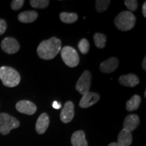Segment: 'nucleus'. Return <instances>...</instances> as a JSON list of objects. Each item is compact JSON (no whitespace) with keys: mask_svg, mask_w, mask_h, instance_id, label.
Instances as JSON below:
<instances>
[{"mask_svg":"<svg viewBox=\"0 0 146 146\" xmlns=\"http://www.w3.org/2000/svg\"><path fill=\"white\" fill-rule=\"evenodd\" d=\"M62 42L60 39L55 36L43 41L37 47V54L40 58L49 60L54 59L60 52Z\"/></svg>","mask_w":146,"mask_h":146,"instance_id":"obj_1","label":"nucleus"},{"mask_svg":"<svg viewBox=\"0 0 146 146\" xmlns=\"http://www.w3.org/2000/svg\"><path fill=\"white\" fill-rule=\"evenodd\" d=\"M0 79L3 85L8 87H14L21 82V75L13 68L9 66L0 67Z\"/></svg>","mask_w":146,"mask_h":146,"instance_id":"obj_2","label":"nucleus"},{"mask_svg":"<svg viewBox=\"0 0 146 146\" xmlns=\"http://www.w3.org/2000/svg\"><path fill=\"white\" fill-rule=\"evenodd\" d=\"M136 18L132 12L123 11L118 14L114 19V25L118 30L122 31H128L135 27Z\"/></svg>","mask_w":146,"mask_h":146,"instance_id":"obj_3","label":"nucleus"},{"mask_svg":"<svg viewBox=\"0 0 146 146\" xmlns=\"http://www.w3.org/2000/svg\"><path fill=\"white\" fill-rule=\"evenodd\" d=\"M20 122L7 113H0V133L5 135L12 129L19 127Z\"/></svg>","mask_w":146,"mask_h":146,"instance_id":"obj_4","label":"nucleus"},{"mask_svg":"<svg viewBox=\"0 0 146 146\" xmlns=\"http://www.w3.org/2000/svg\"><path fill=\"white\" fill-rule=\"evenodd\" d=\"M61 58L66 65L74 68L79 63V56L74 48L70 46L64 47L61 50Z\"/></svg>","mask_w":146,"mask_h":146,"instance_id":"obj_5","label":"nucleus"},{"mask_svg":"<svg viewBox=\"0 0 146 146\" xmlns=\"http://www.w3.org/2000/svg\"><path fill=\"white\" fill-rule=\"evenodd\" d=\"M91 83V74L88 70L84 71L76 84V89L80 94L84 95L89 92Z\"/></svg>","mask_w":146,"mask_h":146,"instance_id":"obj_6","label":"nucleus"},{"mask_svg":"<svg viewBox=\"0 0 146 146\" xmlns=\"http://www.w3.org/2000/svg\"><path fill=\"white\" fill-rule=\"evenodd\" d=\"M1 47L3 52L8 54H14L20 50V45L18 41L13 37H5L1 41Z\"/></svg>","mask_w":146,"mask_h":146,"instance_id":"obj_7","label":"nucleus"},{"mask_svg":"<svg viewBox=\"0 0 146 146\" xmlns=\"http://www.w3.org/2000/svg\"><path fill=\"white\" fill-rule=\"evenodd\" d=\"M100 99V95L97 93L89 92L83 95V97L80 100L79 106L82 108H89L99 101Z\"/></svg>","mask_w":146,"mask_h":146,"instance_id":"obj_8","label":"nucleus"},{"mask_svg":"<svg viewBox=\"0 0 146 146\" xmlns=\"http://www.w3.org/2000/svg\"><path fill=\"white\" fill-rule=\"evenodd\" d=\"M74 106L70 101H68L65 103L61 112H60V120L64 123H69L72 121L74 118Z\"/></svg>","mask_w":146,"mask_h":146,"instance_id":"obj_9","label":"nucleus"},{"mask_svg":"<svg viewBox=\"0 0 146 146\" xmlns=\"http://www.w3.org/2000/svg\"><path fill=\"white\" fill-rule=\"evenodd\" d=\"M16 108L19 112L27 115H33L36 112V106L32 102L21 100L16 104Z\"/></svg>","mask_w":146,"mask_h":146,"instance_id":"obj_10","label":"nucleus"},{"mask_svg":"<svg viewBox=\"0 0 146 146\" xmlns=\"http://www.w3.org/2000/svg\"><path fill=\"white\" fill-rule=\"evenodd\" d=\"M118 60L116 58L111 57L107 59L100 65V71L103 73L110 74L114 72L118 66Z\"/></svg>","mask_w":146,"mask_h":146,"instance_id":"obj_11","label":"nucleus"},{"mask_svg":"<svg viewBox=\"0 0 146 146\" xmlns=\"http://www.w3.org/2000/svg\"><path fill=\"white\" fill-rule=\"evenodd\" d=\"M50 125V118L46 113H42L36 120L35 129L37 133L40 135L43 134Z\"/></svg>","mask_w":146,"mask_h":146,"instance_id":"obj_12","label":"nucleus"},{"mask_svg":"<svg viewBox=\"0 0 146 146\" xmlns=\"http://www.w3.org/2000/svg\"><path fill=\"white\" fill-rule=\"evenodd\" d=\"M118 82L120 85L125 87H134L139 83L138 76L134 74H129L120 76L118 78Z\"/></svg>","mask_w":146,"mask_h":146,"instance_id":"obj_13","label":"nucleus"},{"mask_svg":"<svg viewBox=\"0 0 146 146\" xmlns=\"http://www.w3.org/2000/svg\"><path fill=\"white\" fill-rule=\"evenodd\" d=\"M139 118L137 115H128L127 117L125 118V121H124L123 129L130 131V132H132L138 127V125H139Z\"/></svg>","mask_w":146,"mask_h":146,"instance_id":"obj_14","label":"nucleus"},{"mask_svg":"<svg viewBox=\"0 0 146 146\" xmlns=\"http://www.w3.org/2000/svg\"><path fill=\"white\" fill-rule=\"evenodd\" d=\"M71 143L72 146H88L85 133L83 131H75L71 137Z\"/></svg>","mask_w":146,"mask_h":146,"instance_id":"obj_15","label":"nucleus"},{"mask_svg":"<svg viewBox=\"0 0 146 146\" xmlns=\"http://www.w3.org/2000/svg\"><path fill=\"white\" fill-rule=\"evenodd\" d=\"M133 137L131 132L125 130V129H122L120 131L118 136V142L122 146H129L132 143Z\"/></svg>","mask_w":146,"mask_h":146,"instance_id":"obj_16","label":"nucleus"},{"mask_svg":"<svg viewBox=\"0 0 146 146\" xmlns=\"http://www.w3.org/2000/svg\"><path fill=\"white\" fill-rule=\"evenodd\" d=\"M38 17L37 12L35 11H25L21 12L18 16V21L23 23H31L35 21Z\"/></svg>","mask_w":146,"mask_h":146,"instance_id":"obj_17","label":"nucleus"},{"mask_svg":"<svg viewBox=\"0 0 146 146\" xmlns=\"http://www.w3.org/2000/svg\"><path fill=\"white\" fill-rule=\"evenodd\" d=\"M141 102V97L138 96V95H135L126 103V109L129 112H132V111L136 110L139 107Z\"/></svg>","mask_w":146,"mask_h":146,"instance_id":"obj_18","label":"nucleus"},{"mask_svg":"<svg viewBox=\"0 0 146 146\" xmlns=\"http://www.w3.org/2000/svg\"><path fill=\"white\" fill-rule=\"evenodd\" d=\"M60 21L66 24L74 23L78 20V15L76 13L62 12L60 14Z\"/></svg>","mask_w":146,"mask_h":146,"instance_id":"obj_19","label":"nucleus"},{"mask_svg":"<svg viewBox=\"0 0 146 146\" xmlns=\"http://www.w3.org/2000/svg\"><path fill=\"white\" fill-rule=\"evenodd\" d=\"M94 43L96 46L99 49H102L105 47L106 43V36L104 34L97 33L94 36Z\"/></svg>","mask_w":146,"mask_h":146,"instance_id":"obj_20","label":"nucleus"},{"mask_svg":"<svg viewBox=\"0 0 146 146\" xmlns=\"http://www.w3.org/2000/svg\"><path fill=\"white\" fill-rule=\"evenodd\" d=\"M111 1L110 0H97L96 1V8L98 12H105L108 8Z\"/></svg>","mask_w":146,"mask_h":146,"instance_id":"obj_21","label":"nucleus"},{"mask_svg":"<svg viewBox=\"0 0 146 146\" xmlns=\"http://www.w3.org/2000/svg\"><path fill=\"white\" fill-rule=\"evenodd\" d=\"M50 1L48 0H31L30 4L33 8L43 9L48 6Z\"/></svg>","mask_w":146,"mask_h":146,"instance_id":"obj_22","label":"nucleus"},{"mask_svg":"<svg viewBox=\"0 0 146 146\" xmlns=\"http://www.w3.org/2000/svg\"><path fill=\"white\" fill-rule=\"evenodd\" d=\"M78 50L81 54H86L89 50V43L86 39H82L78 44Z\"/></svg>","mask_w":146,"mask_h":146,"instance_id":"obj_23","label":"nucleus"},{"mask_svg":"<svg viewBox=\"0 0 146 146\" xmlns=\"http://www.w3.org/2000/svg\"><path fill=\"white\" fill-rule=\"evenodd\" d=\"M125 5L131 12H134L138 7L137 1L136 0H125Z\"/></svg>","mask_w":146,"mask_h":146,"instance_id":"obj_24","label":"nucleus"},{"mask_svg":"<svg viewBox=\"0 0 146 146\" xmlns=\"http://www.w3.org/2000/svg\"><path fill=\"white\" fill-rule=\"evenodd\" d=\"M24 3V0H13L11 3V8L13 10H18L23 6Z\"/></svg>","mask_w":146,"mask_h":146,"instance_id":"obj_25","label":"nucleus"},{"mask_svg":"<svg viewBox=\"0 0 146 146\" xmlns=\"http://www.w3.org/2000/svg\"><path fill=\"white\" fill-rule=\"evenodd\" d=\"M7 29V23L4 20L0 19V35L4 33Z\"/></svg>","mask_w":146,"mask_h":146,"instance_id":"obj_26","label":"nucleus"},{"mask_svg":"<svg viewBox=\"0 0 146 146\" xmlns=\"http://www.w3.org/2000/svg\"><path fill=\"white\" fill-rule=\"evenodd\" d=\"M52 106L54 109L58 110V109L61 108L62 104H61V103H60V102H58L57 101H54L52 104Z\"/></svg>","mask_w":146,"mask_h":146,"instance_id":"obj_27","label":"nucleus"},{"mask_svg":"<svg viewBox=\"0 0 146 146\" xmlns=\"http://www.w3.org/2000/svg\"><path fill=\"white\" fill-rule=\"evenodd\" d=\"M142 13L144 17H146V2L143 3V7H142Z\"/></svg>","mask_w":146,"mask_h":146,"instance_id":"obj_28","label":"nucleus"},{"mask_svg":"<svg viewBox=\"0 0 146 146\" xmlns=\"http://www.w3.org/2000/svg\"><path fill=\"white\" fill-rule=\"evenodd\" d=\"M146 58H144V59L143 60V62H142V68L144 70H146Z\"/></svg>","mask_w":146,"mask_h":146,"instance_id":"obj_29","label":"nucleus"},{"mask_svg":"<svg viewBox=\"0 0 146 146\" xmlns=\"http://www.w3.org/2000/svg\"><path fill=\"white\" fill-rule=\"evenodd\" d=\"M108 146H122V145H120L118 143H116V142H113V143H110Z\"/></svg>","mask_w":146,"mask_h":146,"instance_id":"obj_30","label":"nucleus"},{"mask_svg":"<svg viewBox=\"0 0 146 146\" xmlns=\"http://www.w3.org/2000/svg\"><path fill=\"white\" fill-rule=\"evenodd\" d=\"M145 95H144V97H145V98H146V91H145V94H144Z\"/></svg>","mask_w":146,"mask_h":146,"instance_id":"obj_31","label":"nucleus"}]
</instances>
